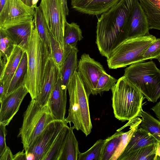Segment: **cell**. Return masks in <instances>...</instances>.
<instances>
[{"instance_id": "obj_1", "label": "cell", "mask_w": 160, "mask_h": 160, "mask_svg": "<svg viewBox=\"0 0 160 160\" xmlns=\"http://www.w3.org/2000/svg\"><path fill=\"white\" fill-rule=\"evenodd\" d=\"M138 0H120L98 18L96 43L100 54L108 58L127 38L131 19Z\"/></svg>"}, {"instance_id": "obj_2", "label": "cell", "mask_w": 160, "mask_h": 160, "mask_svg": "<svg viewBox=\"0 0 160 160\" xmlns=\"http://www.w3.org/2000/svg\"><path fill=\"white\" fill-rule=\"evenodd\" d=\"M67 90L69 97V105L65 121L73 124L72 127L81 131L87 136L91 132L92 125L89 108L90 92L86 87L77 70L71 77Z\"/></svg>"}, {"instance_id": "obj_3", "label": "cell", "mask_w": 160, "mask_h": 160, "mask_svg": "<svg viewBox=\"0 0 160 160\" xmlns=\"http://www.w3.org/2000/svg\"><path fill=\"white\" fill-rule=\"evenodd\" d=\"M25 51L27 55L28 68L24 86L31 99H35L41 91L46 65L51 55L35 26Z\"/></svg>"}, {"instance_id": "obj_4", "label": "cell", "mask_w": 160, "mask_h": 160, "mask_svg": "<svg viewBox=\"0 0 160 160\" xmlns=\"http://www.w3.org/2000/svg\"><path fill=\"white\" fill-rule=\"evenodd\" d=\"M115 117L122 122L141 117L144 95L123 76L111 89Z\"/></svg>"}, {"instance_id": "obj_5", "label": "cell", "mask_w": 160, "mask_h": 160, "mask_svg": "<svg viewBox=\"0 0 160 160\" xmlns=\"http://www.w3.org/2000/svg\"><path fill=\"white\" fill-rule=\"evenodd\" d=\"M123 76L148 101L156 102L160 98V70L152 61L130 65L124 70Z\"/></svg>"}, {"instance_id": "obj_6", "label": "cell", "mask_w": 160, "mask_h": 160, "mask_svg": "<svg viewBox=\"0 0 160 160\" xmlns=\"http://www.w3.org/2000/svg\"><path fill=\"white\" fill-rule=\"evenodd\" d=\"M55 120L48 105L41 106L35 99H31L24 113L22 124L18 135L21 137L25 152L48 125Z\"/></svg>"}, {"instance_id": "obj_7", "label": "cell", "mask_w": 160, "mask_h": 160, "mask_svg": "<svg viewBox=\"0 0 160 160\" xmlns=\"http://www.w3.org/2000/svg\"><path fill=\"white\" fill-rule=\"evenodd\" d=\"M156 39L149 33L143 36L126 39L114 50L107 59L108 68L116 69L146 61L143 54Z\"/></svg>"}, {"instance_id": "obj_8", "label": "cell", "mask_w": 160, "mask_h": 160, "mask_svg": "<svg viewBox=\"0 0 160 160\" xmlns=\"http://www.w3.org/2000/svg\"><path fill=\"white\" fill-rule=\"evenodd\" d=\"M39 7L50 32L65 50L63 37L67 20L61 0H41Z\"/></svg>"}, {"instance_id": "obj_9", "label": "cell", "mask_w": 160, "mask_h": 160, "mask_svg": "<svg viewBox=\"0 0 160 160\" xmlns=\"http://www.w3.org/2000/svg\"><path fill=\"white\" fill-rule=\"evenodd\" d=\"M65 120H55L49 123L25 152L33 154L35 160H43L63 127Z\"/></svg>"}, {"instance_id": "obj_10", "label": "cell", "mask_w": 160, "mask_h": 160, "mask_svg": "<svg viewBox=\"0 0 160 160\" xmlns=\"http://www.w3.org/2000/svg\"><path fill=\"white\" fill-rule=\"evenodd\" d=\"M142 120L140 118L131 125L130 129L128 132L117 131L113 135L105 139L101 160H117L133 132L139 127Z\"/></svg>"}, {"instance_id": "obj_11", "label": "cell", "mask_w": 160, "mask_h": 160, "mask_svg": "<svg viewBox=\"0 0 160 160\" xmlns=\"http://www.w3.org/2000/svg\"><path fill=\"white\" fill-rule=\"evenodd\" d=\"M77 71L91 94L95 95V88L99 78L106 72L102 65L91 58L89 54L84 53L78 62Z\"/></svg>"}, {"instance_id": "obj_12", "label": "cell", "mask_w": 160, "mask_h": 160, "mask_svg": "<svg viewBox=\"0 0 160 160\" xmlns=\"http://www.w3.org/2000/svg\"><path fill=\"white\" fill-rule=\"evenodd\" d=\"M61 77L60 69L53 59H48L44 71L41 91L36 100L41 106L47 105L52 93Z\"/></svg>"}, {"instance_id": "obj_13", "label": "cell", "mask_w": 160, "mask_h": 160, "mask_svg": "<svg viewBox=\"0 0 160 160\" xmlns=\"http://www.w3.org/2000/svg\"><path fill=\"white\" fill-rule=\"evenodd\" d=\"M28 93L24 85L7 95L0 102V124L8 125L18 112L24 98Z\"/></svg>"}, {"instance_id": "obj_14", "label": "cell", "mask_w": 160, "mask_h": 160, "mask_svg": "<svg viewBox=\"0 0 160 160\" xmlns=\"http://www.w3.org/2000/svg\"><path fill=\"white\" fill-rule=\"evenodd\" d=\"M35 27L34 19L8 27L0 28L3 33L15 45L25 51L32 31Z\"/></svg>"}, {"instance_id": "obj_15", "label": "cell", "mask_w": 160, "mask_h": 160, "mask_svg": "<svg viewBox=\"0 0 160 160\" xmlns=\"http://www.w3.org/2000/svg\"><path fill=\"white\" fill-rule=\"evenodd\" d=\"M120 0H71L72 8L89 15L101 14L111 8Z\"/></svg>"}, {"instance_id": "obj_16", "label": "cell", "mask_w": 160, "mask_h": 160, "mask_svg": "<svg viewBox=\"0 0 160 160\" xmlns=\"http://www.w3.org/2000/svg\"><path fill=\"white\" fill-rule=\"evenodd\" d=\"M67 90L63 85L60 77L52 93L48 104L56 120H65Z\"/></svg>"}, {"instance_id": "obj_17", "label": "cell", "mask_w": 160, "mask_h": 160, "mask_svg": "<svg viewBox=\"0 0 160 160\" xmlns=\"http://www.w3.org/2000/svg\"><path fill=\"white\" fill-rule=\"evenodd\" d=\"M35 9L34 8L27 6L21 0H12L8 17L0 28L33 19Z\"/></svg>"}, {"instance_id": "obj_18", "label": "cell", "mask_w": 160, "mask_h": 160, "mask_svg": "<svg viewBox=\"0 0 160 160\" xmlns=\"http://www.w3.org/2000/svg\"><path fill=\"white\" fill-rule=\"evenodd\" d=\"M149 29L147 17L138 1L131 19L127 39L145 36L149 33Z\"/></svg>"}, {"instance_id": "obj_19", "label": "cell", "mask_w": 160, "mask_h": 160, "mask_svg": "<svg viewBox=\"0 0 160 160\" xmlns=\"http://www.w3.org/2000/svg\"><path fill=\"white\" fill-rule=\"evenodd\" d=\"M25 52L22 48L14 45L11 54L3 70L0 72V82L3 84L6 96L12 79Z\"/></svg>"}, {"instance_id": "obj_20", "label": "cell", "mask_w": 160, "mask_h": 160, "mask_svg": "<svg viewBox=\"0 0 160 160\" xmlns=\"http://www.w3.org/2000/svg\"><path fill=\"white\" fill-rule=\"evenodd\" d=\"M159 142L141 127L133 132L127 146L117 160H122L127 155L143 147Z\"/></svg>"}, {"instance_id": "obj_21", "label": "cell", "mask_w": 160, "mask_h": 160, "mask_svg": "<svg viewBox=\"0 0 160 160\" xmlns=\"http://www.w3.org/2000/svg\"><path fill=\"white\" fill-rule=\"evenodd\" d=\"M148 18L149 29L160 30V0H138Z\"/></svg>"}, {"instance_id": "obj_22", "label": "cell", "mask_w": 160, "mask_h": 160, "mask_svg": "<svg viewBox=\"0 0 160 160\" xmlns=\"http://www.w3.org/2000/svg\"><path fill=\"white\" fill-rule=\"evenodd\" d=\"M78 52L76 47L72 48L67 56L63 65L60 69L61 78L64 87L67 89L69 81L74 73L77 70L78 63L77 53Z\"/></svg>"}, {"instance_id": "obj_23", "label": "cell", "mask_w": 160, "mask_h": 160, "mask_svg": "<svg viewBox=\"0 0 160 160\" xmlns=\"http://www.w3.org/2000/svg\"><path fill=\"white\" fill-rule=\"evenodd\" d=\"M72 127L69 128L59 160H78L80 152Z\"/></svg>"}, {"instance_id": "obj_24", "label": "cell", "mask_w": 160, "mask_h": 160, "mask_svg": "<svg viewBox=\"0 0 160 160\" xmlns=\"http://www.w3.org/2000/svg\"><path fill=\"white\" fill-rule=\"evenodd\" d=\"M28 68V57L25 51L12 79L7 95L24 85L27 74Z\"/></svg>"}, {"instance_id": "obj_25", "label": "cell", "mask_w": 160, "mask_h": 160, "mask_svg": "<svg viewBox=\"0 0 160 160\" xmlns=\"http://www.w3.org/2000/svg\"><path fill=\"white\" fill-rule=\"evenodd\" d=\"M83 38L82 30L77 23L66 22L63 37L65 50L68 48L76 47L78 42L82 40Z\"/></svg>"}, {"instance_id": "obj_26", "label": "cell", "mask_w": 160, "mask_h": 160, "mask_svg": "<svg viewBox=\"0 0 160 160\" xmlns=\"http://www.w3.org/2000/svg\"><path fill=\"white\" fill-rule=\"evenodd\" d=\"M69 128L67 123L63 127L43 160H59Z\"/></svg>"}, {"instance_id": "obj_27", "label": "cell", "mask_w": 160, "mask_h": 160, "mask_svg": "<svg viewBox=\"0 0 160 160\" xmlns=\"http://www.w3.org/2000/svg\"><path fill=\"white\" fill-rule=\"evenodd\" d=\"M140 127L155 138L160 142V121L149 113L142 110Z\"/></svg>"}, {"instance_id": "obj_28", "label": "cell", "mask_w": 160, "mask_h": 160, "mask_svg": "<svg viewBox=\"0 0 160 160\" xmlns=\"http://www.w3.org/2000/svg\"><path fill=\"white\" fill-rule=\"evenodd\" d=\"M35 10V13L34 18L35 26L37 28L40 37L46 45L51 55L49 39L50 32L39 7H37Z\"/></svg>"}, {"instance_id": "obj_29", "label": "cell", "mask_w": 160, "mask_h": 160, "mask_svg": "<svg viewBox=\"0 0 160 160\" xmlns=\"http://www.w3.org/2000/svg\"><path fill=\"white\" fill-rule=\"evenodd\" d=\"M157 144L140 148L126 155L122 160H157Z\"/></svg>"}, {"instance_id": "obj_30", "label": "cell", "mask_w": 160, "mask_h": 160, "mask_svg": "<svg viewBox=\"0 0 160 160\" xmlns=\"http://www.w3.org/2000/svg\"><path fill=\"white\" fill-rule=\"evenodd\" d=\"M49 39L51 57L53 59L60 69L63 65L67 56L72 50H64L62 49L51 32L49 34Z\"/></svg>"}, {"instance_id": "obj_31", "label": "cell", "mask_w": 160, "mask_h": 160, "mask_svg": "<svg viewBox=\"0 0 160 160\" xmlns=\"http://www.w3.org/2000/svg\"><path fill=\"white\" fill-rule=\"evenodd\" d=\"M0 32V72L3 70L10 55L14 44L2 32Z\"/></svg>"}, {"instance_id": "obj_32", "label": "cell", "mask_w": 160, "mask_h": 160, "mask_svg": "<svg viewBox=\"0 0 160 160\" xmlns=\"http://www.w3.org/2000/svg\"><path fill=\"white\" fill-rule=\"evenodd\" d=\"M105 139L97 140L88 150L84 152H80L78 160H101L102 150Z\"/></svg>"}, {"instance_id": "obj_33", "label": "cell", "mask_w": 160, "mask_h": 160, "mask_svg": "<svg viewBox=\"0 0 160 160\" xmlns=\"http://www.w3.org/2000/svg\"><path fill=\"white\" fill-rule=\"evenodd\" d=\"M118 80L106 72L104 73L98 81L95 90V95L101 94L104 92L111 90Z\"/></svg>"}, {"instance_id": "obj_34", "label": "cell", "mask_w": 160, "mask_h": 160, "mask_svg": "<svg viewBox=\"0 0 160 160\" xmlns=\"http://www.w3.org/2000/svg\"><path fill=\"white\" fill-rule=\"evenodd\" d=\"M146 60L158 59L160 56V38H157L143 54Z\"/></svg>"}, {"instance_id": "obj_35", "label": "cell", "mask_w": 160, "mask_h": 160, "mask_svg": "<svg viewBox=\"0 0 160 160\" xmlns=\"http://www.w3.org/2000/svg\"><path fill=\"white\" fill-rule=\"evenodd\" d=\"M12 0H0V27L8 18L11 6Z\"/></svg>"}, {"instance_id": "obj_36", "label": "cell", "mask_w": 160, "mask_h": 160, "mask_svg": "<svg viewBox=\"0 0 160 160\" xmlns=\"http://www.w3.org/2000/svg\"><path fill=\"white\" fill-rule=\"evenodd\" d=\"M5 125L0 124V155L7 148L6 136L7 131Z\"/></svg>"}, {"instance_id": "obj_37", "label": "cell", "mask_w": 160, "mask_h": 160, "mask_svg": "<svg viewBox=\"0 0 160 160\" xmlns=\"http://www.w3.org/2000/svg\"><path fill=\"white\" fill-rule=\"evenodd\" d=\"M13 155L8 146L0 155V160H13Z\"/></svg>"}, {"instance_id": "obj_38", "label": "cell", "mask_w": 160, "mask_h": 160, "mask_svg": "<svg viewBox=\"0 0 160 160\" xmlns=\"http://www.w3.org/2000/svg\"><path fill=\"white\" fill-rule=\"evenodd\" d=\"M23 150L13 155V160H26V154Z\"/></svg>"}, {"instance_id": "obj_39", "label": "cell", "mask_w": 160, "mask_h": 160, "mask_svg": "<svg viewBox=\"0 0 160 160\" xmlns=\"http://www.w3.org/2000/svg\"><path fill=\"white\" fill-rule=\"evenodd\" d=\"M155 114L156 116L160 121V100L151 108Z\"/></svg>"}, {"instance_id": "obj_40", "label": "cell", "mask_w": 160, "mask_h": 160, "mask_svg": "<svg viewBox=\"0 0 160 160\" xmlns=\"http://www.w3.org/2000/svg\"><path fill=\"white\" fill-rule=\"evenodd\" d=\"M61 1L64 13L66 16L68 15L69 13V9L67 6V0H61Z\"/></svg>"}, {"instance_id": "obj_41", "label": "cell", "mask_w": 160, "mask_h": 160, "mask_svg": "<svg viewBox=\"0 0 160 160\" xmlns=\"http://www.w3.org/2000/svg\"><path fill=\"white\" fill-rule=\"evenodd\" d=\"M156 154L157 160H160V142H158L157 144Z\"/></svg>"}, {"instance_id": "obj_42", "label": "cell", "mask_w": 160, "mask_h": 160, "mask_svg": "<svg viewBox=\"0 0 160 160\" xmlns=\"http://www.w3.org/2000/svg\"><path fill=\"white\" fill-rule=\"evenodd\" d=\"M24 4L27 6L30 7H32V0H21Z\"/></svg>"}, {"instance_id": "obj_43", "label": "cell", "mask_w": 160, "mask_h": 160, "mask_svg": "<svg viewBox=\"0 0 160 160\" xmlns=\"http://www.w3.org/2000/svg\"><path fill=\"white\" fill-rule=\"evenodd\" d=\"M157 59L160 63V56Z\"/></svg>"}, {"instance_id": "obj_44", "label": "cell", "mask_w": 160, "mask_h": 160, "mask_svg": "<svg viewBox=\"0 0 160 160\" xmlns=\"http://www.w3.org/2000/svg\"></svg>"}]
</instances>
